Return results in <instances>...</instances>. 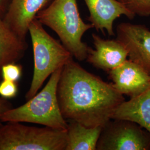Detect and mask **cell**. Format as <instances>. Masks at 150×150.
Instances as JSON below:
<instances>
[{"label":"cell","mask_w":150,"mask_h":150,"mask_svg":"<svg viewBox=\"0 0 150 150\" xmlns=\"http://www.w3.org/2000/svg\"><path fill=\"white\" fill-rule=\"evenodd\" d=\"M7 123L0 125V150H66L67 129Z\"/></svg>","instance_id":"cell-5"},{"label":"cell","mask_w":150,"mask_h":150,"mask_svg":"<svg viewBox=\"0 0 150 150\" xmlns=\"http://www.w3.org/2000/svg\"><path fill=\"white\" fill-rule=\"evenodd\" d=\"M36 19L57 35L74 57L79 61L86 59L90 47L82 38L93 26L82 19L77 0H52Z\"/></svg>","instance_id":"cell-2"},{"label":"cell","mask_w":150,"mask_h":150,"mask_svg":"<svg viewBox=\"0 0 150 150\" xmlns=\"http://www.w3.org/2000/svg\"><path fill=\"white\" fill-rule=\"evenodd\" d=\"M90 16L87 20L97 31L109 36H115L114 21L120 16H125L129 20L135 15L120 0H84Z\"/></svg>","instance_id":"cell-10"},{"label":"cell","mask_w":150,"mask_h":150,"mask_svg":"<svg viewBox=\"0 0 150 150\" xmlns=\"http://www.w3.org/2000/svg\"><path fill=\"white\" fill-rule=\"evenodd\" d=\"M116 39L123 44L131 61L150 74V30L144 25L122 22L116 28Z\"/></svg>","instance_id":"cell-7"},{"label":"cell","mask_w":150,"mask_h":150,"mask_svg":"<svg viewBox=\"0 0 150 150\" xmlns=\"http://www.w3.org/2000/svg\"><path fill=\"white\" fill-rule=\"evenodd\" d=\"M27 48L26 40L18 36L0 17V80L2 67L20 61Z\"/></svg>","instance_id":"cell-13"},{"label":"cell","mask_w":150,"mask_h":150,"mask_svg":"<svg viewBox=\"0 0 150 150\" xmlns=\"http://www.w3.org/2000/svg\"><path fill=\"white\" fill-rule=\"evenodd\" d=\"M68 122L66 150H96L102 126L87 127L74 120Z\"/></svg>","instance_id":"cell-14"},{"label":"cell","mask_w":150,"mask_h":150,"mask_svg":"<svg viewBox=\"0 0 150 150\" xmlns=\"http://www.w3.org/2000/svg\"><path fill=\"white\" fill-rule=\"evenodd\" d=\"M108 75L112 86L120 93L130 98L139 96L150 87V74L130 59H126L111 70Z\"/></svg>","instance_id":"cell-8"},{"label":"cell","mask_w":150,"mask_h":150,"mask_svg":"<svg viewBox=\"0 0 150 150\" xmlns=\"http://www.w3.org/2000/svg\"><path fill=\"white\" fill-rule=\"evenodd\" d=\"M57 97L64 118L87 127H103L125 101L123 95L111 83L89 72L73 59L62 68Z\"/></svg>","instance_id":"cell-1"},{"label":"cell","mask_w":150,"mask_h":150,"mask_svg":"<svg viewBox=\"0 0 150 150\" xmlns=\"http://www.w3.org/2000/svg\"><path fill=\"white\" fill-rule=\"evenodd\" d=\"M62 68L54 71L43 89L25 104L2 113L0 122L35 123L67 129L68 122L61 112L57 97V86Z\"/></svg>","instance_id":"cell-3"},{"label":"cell","mask_w":150,"mask_h":150,"mask_svg":"<svg viewBox=\"0 0 150 150\" xmlns=\"http://www.w3.org/2000/svg\"><path fill=\"white\" fill-rule=\"evenodd\" d=\"M22 67L16 63L4 65L1 70L2 79L5 80L17 82L21 77Z\"/></svg>","instance_id":"cell-16"},{"label":"cell","mask_w":150,"mask_h":150,"mask_svg":"<svg viewBox=\"0 0 150 150\" xmlns=\"http://www.w3.org/2000/svg\"><path fill=\"white\" fill-rule=\"evenodd\" d=\"M10 0H0V17L3 18L7 11Z\"/></svg>","instance_id":"cell-19"},{"label":"cell","mask_w":150,"mask_h":150,"mask_svg":"<svg viewBox=\"0 0 150 150\" xmlns=\"http://www.w3.org/2000/svg\"><path fill=\"white\" fill-rule=\"evenodd\" d=\"M28 33L32 42L34 69L30 87L25 96L27 100L37 94L49 76L74 57L62 43L46 32L38 20L32 22Z\"/></svg>","instance_id":"cell-4"},{"label":"cell","mask_w":150,"mask_h":150,"mask_svg":"<svg viewBox=\"0 0 150 150\" xmlns=\"http://www.w3.org/2000/svg\"><path fill=\"white\" fill-rule=\"evenodd\" d=\"M13 107L12 105L8 101L0 96V116ZM1 123V122H0ZM1 125V124H0Z\"/></svg>","instance_id":"cell-18"},{"label":"cell","mask_w":150,"mask_h":150,"mask_svg":"<svg viewBox=\"0 0 150 150\" xmlns=\"http://www.w3.org/2000/svg\"><path fill=\"white\" fill-rule=\"evenodd\" d=\"M97 150H150V132L134 121L111 119L102 127Z\"/></svg>","instance_id":"cell-6"},{"label":"cell","mask_w":150,"mask_h":150,"mask_svg":"<svg viewBox=\"0 0 150 150\" xmlns=\"http://www.w3.org/2000/svg\"><path fill=\"white\" fill-rule=\"evenodd\" d=\"M112 119L134 121L150 132V87L139 96L120 104Z\"/></svg>","instance_id":"cell-12"},{"label":"cell","mask_w":150,"mask_h":150,"mask_svg":"<svg viewBox=\"0 0 150 150\" xmlns=\"http://www.w3.org/2000/svg\"><path fill=\"white\" fill-rule=\"evenodd\" d=\"M52 0H10L3 18L6 23L20 38L26 40L29 27L38 13Z\"/></svg>","instance_id":"cell-11"},{"label":"cell","mask_w":150,"mask_h":150,"mask_svg":"<svg viewBox=\"0 0 150 150\" xmlns=\"http://www.w3.org/2000/svg\"><path fill=\"white\" fill-rule=\"evenodd\" d=\"M18 92V86L16 82L11 81H2L0 82V96L7 99L13 98Z\"/></svg>","instance_id":"cell-17"},{"label":"cell","mask_w":150,"mask_h":150,"mask_svg":"<svg viewBox=\"0 0 150 150\" xmlns=\"http://www.w3.org/2000/svg\"><path fill=\"white\" fill-rule=\"evenodd\" d=\"M124 4L135 16H150V0H125Z\"/></svg>","instance_id":"cell-15"},{"label":"cell","mask_w":150,"mask_h":150,"mask_svg":"<svg viewBox=\"0 0 150 150\" xmlns=\"http://www.w3.org/2000/svg\"><path fill=\"white\" fill-rule=\"evenodd\" d=\"M120 1H121V2H122L123 4H124V1H125V0H120Z\"/></svg>","instance_id":"cell-20"},{"label":"cell","mask_w":150,"mask_h":150,"mask_svg":"<svg viewBox=\"0 0 150 150\" xmlns=\"http://www.w3.org/2000/svg\"><path fill=\"white\" fill-rule=\"evenodd\" d=\"M92 38L95 49L90 48L86 61L97 69L108 74L127 59V50L116 38L104 39L95 33Z\"/></svg>","instance_id":"cell-9"}]
</instances>
